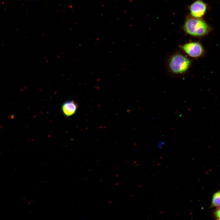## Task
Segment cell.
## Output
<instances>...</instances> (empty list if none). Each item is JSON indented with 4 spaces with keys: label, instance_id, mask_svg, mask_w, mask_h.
<instances>
[{
    "label": "cell",
    "instance_id": "obj_1",
    "mask_svg": "<svg viewBox=\"0 0 220 220\" xmlns=\"http://www.w3.org/2000/svg\"><path fill=\"white\" fill-rule=\"evenodd\" d=\"M183 28L188 34L198 37L207 34L211 30L210 25L204 20L192 16L186 18Z\"/></svg>",
    "mask_w": 220,
    "mask_h": 220
},
{
    "label": "cell",
    "instance_id": "obj_2",
    "mask_svg": "<svg viewBox=\"0 0 220 220\" xmlns=\"http://www.w3.org/2000/svg\"><path fill=\"white\" fill-rule=\"evenodd\" d=\"M190 64V61L188 58L182 54L177 53L173 55L170 58L169 66L172 72L181 74L188 70Z\"/></svg>",
    "mask_w": 220,
    "mask_h": 220
},
{
    "label": "cell",
    "instance_id": "obj_3",
    "mask_svg": "<svg viewBox=\"0 0 220 220\" xmlns=\"http://www.w3.org/2000/svg\"><path fill=\"white\" fill-rule=\"evenodd\" d=\"M181 48L189 56L198 58L204 53V49L202 45L198 42H191L181 46Z\"/></svg>",
    "mask_w": 220,
    "mask_h": 220
},
{
    "label": "cell",
    "instance_id": "obj_4",
    "mask_svg": "<svg viewBox=\"0 0 220 220\" xmlns=\"http://www.w3.org/2000/svg\"><path fill=\"white\" fill-rule=\"evenodd\" d=\"M207 8L206 3L202 0H197L190 6L189 9L191 16L201 18L205 14Z\"/></svg>",
    "mask_w": 220,
    "mask_h": 220
},
{
    "label": "cell",
    "instance_id": "obj_5",
    "mask_svg": "<svg viewBox=\"0 0 220 220\" xmlns=\"http://www.w3.org/2000/svg\"><path fill=\"white\" fill-rule=\"evenodd\" d=\"M78 108L77 104L73 101L70 100L63 103L61 106V110L64 115L69 117L75 113Z\"/></svg>",
    "mask_w": 220,
    "mask_h": 220
},
{
    "label": "cell",
    "instance_id": "obj_6",
    "mask_svg": "<svg viewBox=\"0 0 220 220\" xmlns=\"http://www.w3.org/2000/svg\"><path fill=\"white\" fill-rule=\"evenodd\" d=\"M220 206V191L215 193L213 196L211 204V207Z\"/></svg>",
    "mask_w": 220,
    "mask_h": 220
},
{
    "label": "cell",
    "instance_id": "obj_7",
    "mask_svg": "<svg viewBox=\"0 0 220 220\" xmlns=\"http://www.w3.org/2000/svg\"><path fill=\"white\" fill-rule=\"evenodd\" d=\"M214 214L215 218L217 219L220 220V206L218 207Z\"/></svg>",
    "mask_w": 220,
    "mask_h": 220
}]
</instances>
